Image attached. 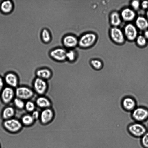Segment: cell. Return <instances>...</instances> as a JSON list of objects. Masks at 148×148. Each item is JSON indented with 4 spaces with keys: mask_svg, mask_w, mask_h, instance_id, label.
<instances>
[{
    "mask_svg": "<svg viewBox=\"0 0 148 148\" xmlns=\"http://www.w3.org/2000/svg\"><path fill=\"white\" fill-rule=\"evenodd\" d=\"M33 90L39 96L44 95L47 92L48 85L47 81L36 77L33 83Z\"/></svg>",
    "mask_w": 148,
    "mask_h": 148,
    "instance_id": "obj_4",
    "label": "cell"
},
{
    "mask_svg": "<svg viewBox=\"0 0 148 148\" xmlns=\"http://www.w3.org/2000/svg\"><path fill=\"white\" fill-rule=\"evenodd\" d=\"M121 106L125 111H132L137 107V102L133 97L127 96L124 97L121 101Z\"/></svg>",
    "mask_w": 148,
    "mask_h": 148,
    "instance_id": "obj_11",
    "label": "cell"
},
{
    "mask_svg": "<svg viewBox=\"0 0 148 148\" xmlns=\"http://www.w3.org/2000/svg\"><path fill=\"white\" fill-rule=\"evenodd\" d=\"M146 15L147 19L148 20V9L147 10V11L146 12Z\"/></svg>",
    "mask_w": 148,
    "mask_h": 148,
    "instance_id": "obj_35",
    "label": "cell"
},
{
    "mask_svg": "<svg viewBox=\"0 0 148 148\" xmlns=\"http://www.w3.org/2000/svg\"><path fill=\"white\" fill-rule=\"evenodd\" d=\"M55 116V113L51 108L42 110L40 112L39 118L40 121L42 124H47L51 122Z\"/></svg>",
    "mask_w": 148,
    "mask_h": 148,
    "instance_id": "obj_10",
    "label": "cell"
},
{
    "mask_svg": "<svg viewBox=\"0 0 148 148\" xmlns=\"http://www.w3.org/2000/svg\"><path fill=\"white\" fill-rule=\"evenodd\" d=\"M15 92L16 97L24 101L29 100L34 94L33 89L25 86H18L16 88Z\"/></svg>",
    "mask_w": 148,
    "mask_h": 148,
    "instance_id": "obj_3",
    "label": "cell"
},
{
    "mask_svg": "<svg viewBox=\"0 0 148 148\" xmlns=\"http://www.w3.org/2000/svg\"><path fill=\"white\" fill-rule=\"evenodd\" d=\"M97 38L96 35L93 33H88L82 35L78 40V45L82 48H87L92 46Z\"/></svg>",
    "mask_w": 148,
    "mask_h": 148,
    "instance_id": "obj_5",
    "label": "cell"
},
{
    "mask_svg": "<svg viewBox=\"0 0 148 148\" xmlns=\"http://www.w3.org/2000/svg\"><path fill=\"white\" fill-rule=\"evenodd\" d=\"M142 8L144 9H148V1H143L140 4Z\"/></svg>",
    "mask_w": 148,
    "mask_h": 148,
    "instance_id": "obj_32",
    "label": "cell"
},
{
    "mask_svg": "<svg viewBox=\"0 0 148 148\" xmlns=\"http://www.w3.org/2000/svg\"><path fill=\"white\" fill-rule=\"evenodd\" d=\"M136 27L142 31H145L148 28V20L143 16H139L135 21Z\"/></svg>",
    "mask_w": 148,
    "mask_h": 148,
    "instance_id": "obj_18",
    "label": "cell"
},
{
    "mask_svg": "<svg viewBox=\"0 0 148 148\" xmlns=\"http://www.w3.org/2000/svg\"><path fill=\"white\" fill-rule=\"evenodd\" d=\"M36 107L35 103L29 100L25 102L24 108L27 112L32 113L36 110Z\"/></svg>",
    "mask_w": 148,
    "mask_h": 148,
    "instance_id": "obj_23",
    "label": "cell"
},
{
    "mask_svg": "<svg viewBox=\"0 0 148 148\" xmlns=\"http://www.w3.org/2000/svg\"><path fill=\"white\" fill-rule=\"evenodd\" d=\"M140 3L138 0H133L131 2V6L134 10H138L140 7Z\"/></svg>",
    "mask_w": 148,
    "mask_h": 148,
    "instance_id": "obj_30",
    "label": "cell"
},
{
    "mask_svg": "<svg viewBox=\"0 0 148 148\" xmlns=\"http://www.w3.org/2000/svg\"><path fill=\"white\" fill-rule=\"evenodd\" d=\"M13 8V3L10 1H4L0 5L1 11L5 14H8L10 13L12 11Z\"/></svg>",
    "mask_w": 148,
    "mask_h": 148,
    "instance_id": "obj_21",
    "label": "cell"
},
{
    "mask_svg": "<svg viewBox=\"0 0 148 148\" xmlns=\"http://www.w3.org/2000/svg\"><path fill=\"white\" fill-rule=\"evenodd\" d=\"M64 45L66 47L73 48L76 47L78 44V40L73 35H69L65 36L63 39Z\"/></svg>",
    "mask_w": 148,
    "mask_h": 148,
    "instance_id": "obj_15",
    "label": "cell"
},
{
    "mask_svg": "<svg viewBox=\"0 0 148 148\" xmlns=\"http://www.w3.org/2000/svg\"><path fill=\"white\" fill-rule=\"evenodd\" d=\"M15 114V109L13 107L8 106L3 110L2 112V117L5 120L13 118Z\"/></svg>",
    "mask_w": 148,
    "mask_h": 148,
    "instance_id": "obj_19",
    "label": "cell"
},
{
    "mask_svg": "<svg viewBox=\"0 0 148 148\" xmlns=\"http://www.w3.org/2000/svg\"><path fill=\"white\" fill-rule=\"evenodd\" d=\"M35 121L31 114H27L22 117L21 121L22 125L29 126L32 124Z\"/></svg>",
    "mask_w": 148,
    "mask_h": 148,
    "instance_id": "obj_22",
    "label": "cell"
},
{
    "mask_svg": "<svg viewBox=\"0 0 148 148\" xmlns=\"http://www.w3.org/2000/svg\"><path fill=\"white\" fill-rule=\"evenodd\" d=\"M13 101L14 105L18 109L22 110L24 108L25 102L24 100L15 97Z\"/></svg>",
    "mask_w": 148,
    "mask_h": 148,
    "instance_id": "obj_24",
    "label": "cell"
},
{
    "mask_svg": "<svg viewBox=\"0 0 148 148\" xmlns=\"http://www.w3.org/2000/svg\"><path fill=\"white\" fill-rule=\"evenodd\" d=\"M40 112L35 110L31 113V115L35 120L39 119Z\"/></svg>",
    "mask_w": 148,
    "mask_h": 148,
    "instance_id": "obj_31",
    "label": "cell"
},
{
    "mask_svg": "<svg viewBox=\"0 0 148 148\" xmlns=\"http://www.w3.org/2000/svg\"><path fill=\"white\" fill-rule=\"evenodd\" d=\"M15 97V90L8 86L4 87L0 93L1 100L5 104H8L13 101Z\"/></svg>",
    "mask_w": 148,
    "mask_h": 148,
    "instance_id": "obj_6",
    "label": "cell"
},
{
    "mask_svg": "<svg viewBox=\"0 0 148 148\" xmlns=\"http://www.w3.org/2000/svg\"><path fill=\"white\" fill-rule=\"evenodd\" d=\"M127 130L131 135L136 138H140L148 131L147 127L144 124L136 122L128 125Z\"/></svg>",
    "mask_w": 148,
    "mask_h": 148,
    "instance_id": "obj_1",
    "label": "cell"
},
{
    "mask_svg": "<svg viewBox=\"0 0 148 148\" xmlns=\"http://www.w3.org/2000/svg\"><path fill=\"white\" fill-rule=\"evenodd\" d=\"M4 79L0 76V93L4 87Z\"/></svg>",
    "mask_w": 148,
    "mask_h": 148,
    "instance_id": "obj_33",
    "label": "cell"
},
{
    "mask_svg": "<svg viewBox=\"0 0 148 148\" xmlns=\"http://www.w3.org/2000/svg\"><path fill=\"white\" fill-rule=\"evenodd\" d=\"M35 74L36 77L46 81L50 79L53 75L51 71L46 68L38 69L36 71Z\"/></svg>",
    "mask_w": 148,
    "mask_h": 148,
    "instance_id": "obj_16",
    "label": "cell"
},
{
    "mask_svg": "<svg viewBox=\"0 0 148 148\" xmlns=\"http://www.w3.org/2000/svg\"><path fill=\"white\" fill-rule=\"evenodd\" d=\"M121 15L117 12H112L110 15V23L113 27H117L119 26L121 22Z\"/></svg>",
    "mask_w": 148,
    "mask_h": 148,
    "instance_id": "obj_20",
    "label": "cell"
},
{
    "mask_svg": "<svg viewBox=\"0 0 148 148\" xmlns=\"http://www.w3.org/2000/svg\"><path fill=\"white\" fill-rule=\"evenodd\" d=\"M41 37L43 41L45 43L49 42L51 39L50 33L48 30L46 29H44L42 30Z\"/></svg>",
    "mask_w": 148,
    "mask_h": 148,
    "instance_id": "obj_25",
    "label": "cell"
},
{
    "mask_svg": "<svg viewBox=\"0 0 148 148\" xmlns=\"http://www.w3.org/2000/svg\"><path fill=\"white\" fill-rule=\"evenodd\" d=\"M67 51L62 48H57L52 50L50 53V56L54 60L62 62L66 59Z\"/></svg>",
    "mask_w": 148,
    "mask_h": 148,
    "instance_id": "obj_13",
    "label": "cell"
},
{
    "mask_svg": "<svg viewBox=\"0 0 148 148\" xmlns=\"http://www.w3.org/2000/svg\"><path fill=\"white\" fill-rule=\"evenodd\" d=\"M123 33L125 38L130 41L134 40L138 36L136 27L130 23L127 24L125 26Z\"/></svg>",
    "mask_w": 148,
    "mask_h": 148,
    "instance_id": "obj_9",
    "label": "cell"
},
{
    "mask_svg": "<svg viewBox=\"0 0 148 148\" xmlns=\"http://www.w3.org/2000/svg\"><path fill=\"white\" fill-rule=\"evenodd\" d=\"M76 58V53L73 50H70L67 51L66 53V59L70 62L74 61Z\"/></svg>",
    "mask_w": 148,
    "mask_h": 148,
    "instance_id": "obj_28",
    "label": "cell"
},
{
    "mask_svg": "<svg viewBox=\"0 0 148 148\" xmlns=\"http://www.w3.org/2000/svg\"><path fill=\"white\" fill-rule=\"evenodd\" d=\"M147 130H148V126L147 127Z\"/></svg>",
    "mask_w": 148,
    "mask_h": 148,
    "instance_id": "obj_36",
    "label": "cell"
},
{
    "mask_svg": "<svg viewBox=\"0 0 148 148\" xmlns=\"http://www.w3.org/2000/svg\"><path fill=\"white\" fill-rule=\"evenodd\" d=\"M3 125L8 131L12 132H16L19 131L22 128V124L18 120L13 118L5 120Z\"/></svg>",
    "mask_w": 148,
    "mask_h": 148,
    "instance_id": "obj_7",
    "label": "cell"
},
{
    "mask_svg": "<svg viewBox=\"0 0 148 148\" xmlns=\"http://www.w3.org/2000/svg\"><path fill=\"white\" fill-rule=\"evenodd\" d=\"M140 143L143 148H148V131L140 138Z\"/></svg>",
    "mask_w": 148,
    "mask_h": 148,
    "instance_id": "obj_29",
    "label": "cell"
},
{
    "mask_svg": "<svg viewBox=\"0 0 148 148\" xmlns=\"http://www.w3.org/2000/svg\"><path fill=\"white\" fill-rule=\"evenodd\" d=\"M90 64L93 68L96 70H100L103 67L102 62L98 59L92 60L90 62Z\"/></svg>",
    "mask_w": 148,
    "mask_h": 148,
    "instance_id": "obj_26",
    "label": "cell"
},
{
    "mask_svg": "<svg viewBox=\"0 0 148 148\" xmlns=\"http://www.w3.org/2000/svg\"><path fill=\"white\" fill-rule=\"evenodd\" d=\"M131 117L135 122L143 123L148 120V109L144 106L137 107L131 112Z\"/></svg>",
    "mask_w": 148,
    "mask_h": 148,
    "instance_id": "obj_2",
    "label": "cell"
},
{
    "mask_svg": "<svg viewBox=\"0 0 148 148\" xmlns=\"http://www.w3.org/2000/svg\"><path fill=\"white\" fill-rule=\"evenodd\" d=\"M35 103L36 106L42 110L51 108L52 105L50 99L44 95L39 96L38 97Z\"/></svg>",
    "mask_w": 148,
    "mask_h": 148,
    "instance_id": "obj_14",
    "label": "cell"
},
{
    "mask_svg": "<svg viewBox=\"0 0 148 148\" xmlns=\"http://www.w3.org/2000/svg\"><path fill=\"white\" fill-rule=\"evenodd\" d=\"M110 36L112 40L118 44H123L125 40L123 32L118 27H113L110 30Z\"/></svg>",
    "mask_w": 148,
    "mask_h": 148,
    "instance_id": "obj_8",
    "label": "cell"
},
{
    "mask_svg": "<svg viewBox=\"0 0 148 148\" xmlns=\"http://www.w3.org/2000/svg\"><path fill=\"white\" fill-rule=\"evenodd\" d=\"M144 36L147 40H148V29L145 31Z\"/></svg>",
    "mask_w": 148,
    "mask_h": 148,
    "instance_id": "obj_34",
    "label": "cell"
},
{
    "mask_svg": "<svg viewBox=\"0 0 148 148\" xmlns=\"http://www.w3.org/2000/svg\"><path fill=\"white\" fill-rule=\"evenodd\" d=\"M121 18L126 22H130L133 20L136 16L134 10L130 8H125L121 12Z\"/></svg>",
    "mask_w": 148,
    "mask_h": 148,
    "instance_id": "obj_17",
    "label": "cell"
},
{
    "mask_svg": "<svg viewBox=\"0 0 148 148\" xmlns=\"http://www.w3.org/2000/svg\"><path fill=\"white\" fill-rule=\"evenodd\" d=\"M4 80L7 86L14 88L18 87V78L16 74L13 72H9L7 73L5 75Z\"/></svg>",
    "mask_w": 148,
    "mask_h": 148,
    "instance_id": "obj_12",
    "label": "cell"
},
{
    "mask_svg": "<svg viewBox=\"0 0 148 148\" xmlns=\"http://www.w3.org/2000/svg\"><path fill=\"white\" fill-rule=\"evenodd\" d=\"M137 45L140 47H143L146 45L147 43V39L144 36H138L136 39Z\"/></svg>",
    "mask_w": 148,
    "mask_h": 148,
    "instance_id": "obj_27",
    "label": "cell"
}]
</instances>
